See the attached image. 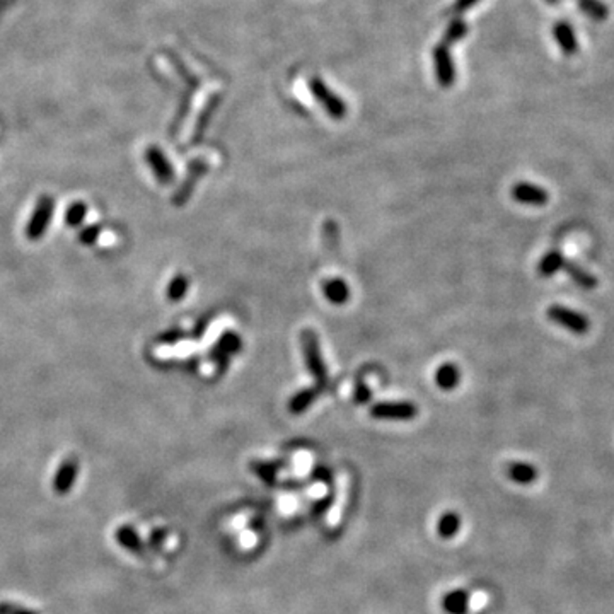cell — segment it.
I'll return each mask as SVG.
<instances>
[{
	"mask_svg": "<svg viewBox=\"0 0 614 614\" xmlns=\"http://www.w3.org/2000/svg\"><path fill=\"white\" fill-rule=\"evenodd\" d=\"M300 343H302L304 360H306L307 370L311 376L318 381V388L324 389L328 386V369L324 365L321 357V349H319L318 335L312 330H304L300 333Z\"/></svg>",
	"mask_w": 614,
	"mask_h": 614,
	"instance_id": "6da1fadb",
	"label": "cell"
},
{
	"mask_svg": "<svg viewBox=\"0 0 614 614\" xmlns=\"http://www.w3.org/2000/svg\"><path fill=\"white\" fill-rule=\"evenodd\" d=\"M309 91H311L312 98L321 104L323 110L326 111L331 118L342 119L346 117V111H349L346 103L339 98L333 89L328 87L319 77H312V79H309Z\"/></svg>",
	"mask_w": 614,
	"mask_h": 614,
	"instance_id": "7a4b0ae2",
	"label": "cell"
},
{
	"mask_svg": "<svg viewBox=\"0 0 614 614\" xmlns=\"http://www.w3.org/2000/svg\"><path fill=\"white\" fill-rule=\"evenodd\" d=\"M548 318L575 335H585L590 326V321L584 314L565 306H551L548 309Z\"/></svg>",
	"mask_w": 614,
	"mask_h": 614,
	"instance_id": "3957f363",
	"label": "cell"
},
{
	"mask_svg": "<svg viewBox=\"0 0 614 614\" xmlns=\"http://www.w3.org/2000/svg\"><path fill=\"white\" fill-rule=\"evenodd\" d=\"M418 408L408 401H386L370 408V416L376 420H413Z\"/></svg>",
	"mask_w": 614,
	"mask_h": 614,
	"instance_id": "277c9868",
	"label": "cell"
},
{
	"mask_svg": "<svg viewBox=\"0 0 614 614\" xmlns=\"http://www.w3.org/2000/svg\"><path fill=\"white\" fill-rule=\"evenodd\" d=\"M432 60H434V71L437 82L442 87H453L455 82V65L451 55L449 46L437 45L432 50Z\"/></svg>",
	"mask_w": 614,
	"mask_h": 614,
	"instance_id": "5b68a950",
	"label": "cell"
},
{
	"mask_svg": "<svg viewBox=\"0 0 614 614\" xmlns=\"http://www.w3.org/2000/svg\"><path fill=\"white\" fill-rule=\"evenodd\" d=\"M53 207H55V203H53L52 196L45 195L38 200L36 208L33 212V217H31L28 227H26V235H28L31 241L43 237L46 227L50 224V219H52Z\"/></svg>",
	"mask_w": 614,
	"mask_h": 614,
	"instance_id": "8992f818",
	"label": "cell"
},
{
	"mask_svg": "<svg viewBox=\"0 0 614 614\" xmlns=\"http://www.w3.org/2000/svg\"><path fill=\"white\" fill-rule=\"evenodd\" d=\"M77 474H79V459L77 458H67L60 465V468L57 469L55 476H53L52 488L55 492V495L65 497L71 493L77 481Z\"/></svg>",
	"mask_w": 614,
	"mask_h": 614,
	"instance_id": "52a82bcc",
	"label": "cell"
},
{
	"mask_svg": "<svg viewBox=\"0 0 614 614\" xmlns=\"http://www.w3.org/2000/svg\"><path fill=\"white\" fill-rule=\"evenodd\" d=\"M512 198L519 203L539 207V205H544L550 200V195H548V191L544 188L538 187V184L517 183L512 188Z\"/></svg>",
	"mask_w": 614,
	"mask_h": 614,
	"instance_id": "ba28073f",
	"label": "cell"
},
{
	"mask_svg": "<svg viewBox=\"0 0 614 614\" xmlns=\"http://www.w3.org/2000/svg\"><path fill=\"white\" fill-rule=\"evenodd\" d=\"M147 161H149L150 168L156 173V177L159 180L162 184H169L175 180V173H173L171 164H169L168 157L161 152L157 147H149L147 149Z\"/></svg>",
	"mask_w": 614,
	"mask_h": 614,
	"instance_id": "9c48e42d",
	"label": "cell"
},
{
	"mask_svg": "<svg viewBox=\"0 0 614 614\" xmlns=\"http://www.w3.org/2000/svg\"><path fill=\"white\" fill-rule=\"evenodd\" d=\"M115 539L123 550L130 551L133 555H144L145 553V544L142 541V538L138 536V532L135 531L133 526L130 524H123L117 529L115 532Z\"/></svg>",
	"mask_w": 614,
	"mask_h": 614,
	"instance_id": "30bf717a",
	"label": "cell"
},
{
	"mask_svg": "<svg viewBox=\"0 0 614 614\" xmlns=\"http://www.w3.org/2000/svg\"><path fill=\"white\" fill-rule=\"evenodd\" d=\"M471 608V596L466 590L455 589L442 597V609L447 614H468Z\"/></svg>",
	"mask_w": 614,
	"mask_h": 614,
	"instance_id": "8fae6325",
	"label": "cell"
},
{
	"mask_svg": "<svg viewBox=\"0 0 614 614\" xmlns=\"http://www.w3.org/2000/svg\"><path fill=\"white\" fill-rule=\"evenodd\" d=\"M323 293L331 304L335 306H342L346 300L350 299V288L346 285L345 280L342 278H330V280L323 282Z\"/></svg>",
	"mask_w": 614,
	"mask_h": 614,
	"instance_id": "7c38bea8",
	"label": "cell"
},
{
	"mask_svg": "<svg viewBox=\"0 0 614 614\" xmlns=\"http://www.w3.org/2000/svg\"><path fill=\"white\" fill-rule=\"evenodd\" d=\"M553 36L560 48L563 50V53H567V55H573V53H577L578 50L577 36H575L573 29L570 28L569 22L565 21L556 22L553 26Z\"/></svg>",
	"mask_w": 614,
	"mask_h": 614,
	"instance_id": "4fadbf2b",
	"label": "cell"
},
{
	"mask_svg": "<svg viewBox=\"0 0 614 614\" xmlns=\"http://www.w3.org/2000/svg\"><path fill=\"white\" fill-rule=\"evenodd\" d=\"M459 381H461V372L453 362H446L435 370V384L442 391H453V389L458 388Z\"/></svg>",
	"mask_w": 614,
	"mask_h": 614,
	"instance_id": "5bb4252c",
	"label": "cell"
},
{
	"mask_svg": "<svg viewBox=\"0 0 614 614\" xmlns=\"http://www.w3.org/2000/svg\"><path fill=\"white\" fill-rule=\"evenodd\" d=\"M507 474L517 485H531V483L538 480V469L532 465H529V462L522 461L511 462L507 468Z\"/></svg>",
	"mask_w": 614,
	"mask_h": 614,
	"instance_id": "9a60e30c",
	"label": "cell"
},
{
	"mask_svg": "<svg viewBox=\"0 0 614 614\" xmlns=\"http://www.w3.org/2000/svg\"><path fill=\"white\" fill-rule=\"evenodd\" d=\"M461 529V516L458 512L449 511L440 516L437 522V534L442 539H453Z\"/></svg>",
	"mask_w": 614,
	"mask_h": 614,
	"instance_id": "2e32d148",
	"label": "cell"
},
{
	"mask_svg": "<svg viewBox=\"0 0 614 614\" xmlns=\"http://www.w3.org/2000/svg\"><path fill=\"white\" fill-rule=\"evenodd\" d=\"M319 391H321L319 388H316V389L307 388V389H302V391L295 393V395L291 397V401H288V409H291V413H293V415H300V413L306 411V409L316 401Z\"/></svg>",
	"mask_w": 614,
	"mask_h": 614,
	"instance_id": "e0dca14e",
	"label": "cell"
},
{
	"mask_svg": "<svg viewBox=\"0 0 614 614\" xmlns=\"http://www.w3.org/2000/svg\"><path fill=\"white\" fill-rule=\"evenodd\" d=\"M563 268L567 270L569 277L575 282V284L578 285V287L585 288V291H592V288H596L597 280L592 275H590L587 270L582 268V266L573 263V261H565Z\"/></svg>",
	"mask_w": 614,
	"mask_h": 614,
	"instance_id": "ac0fdd59",
	"label": "cell"
},
{
	"mask_svg": "<svg viewBox=\"0 0 614 614\" xmlns=\"http://www.w3.org/2000/svg\"><path fill=\"white\" fill-rule=\"evenodd\" d=\"M280 468H282L280 462H265V461L251 462V471H253V473L256 474L261 481H265L268 486L277 485V474Z\"/></svg>",
	"mask_w": 614,
	"mask_h": 614,
	"instance_id": "d6986e66",
	"label": "cell"
},
{
	"mask_svg": "<svg viewBox=\"0 0 614 614\" xmlns=\"http://www.w3.org/2000/svg\"><path fill=\"white\" fill-rule=\"evenodd\" d=\"M565 265V258L560 251H550L548 254H544L543 260L539 261V275L541 277H553L560 268H563Z\"/></svg>",
	"mask_w": 614,
	"mask_h": 614,
	"instance_id": "ffe728a7",
	"label": "cell"
},
{
	"mask_svg": "<svg viewBox=\"0 0 614 614\" xmlns=\"http://www.w3.org/2000/svg\"><path fill=\"white\" fill-rule=\"evenodd\" d=\"M466 34H468V24H466V21H462V19H454V21L449 22L446 31H444L442 45L449 46L453 43H458V41L461 40V38H465Z\"/></svg>",
	"mask_w": 614,
	"mask_h": 614,
	"instance_id": "44dd1931",
	"label": "cell"
},
{
	"mask_svg": "<svg viewBox=\"0 0 614 614\" xmlns=\"http://www.w3.org/2000/svg\"><path fill=\"white\" fill-rule=\"evenodd\" d=\"M578 6L584 13L592 17L594 21H606L609 15L608 7L601 2V0H578Z\"/></svg>",
	"mask_w": 614,
	"mask_h": 614,
	"instance_id": "7402d4cb",
	"label": "cell"
},
{
	"mask_svg": "<svg viewBox=\"0 0 614 614\" xmlns=\"http://www.w3.org/2000/svg\"><path fill=\"white\" fill-rule=\"evenodd\" d=\"M241 346H242L241 337L233 333V331H227V333H224L222 338L219 339V343L215 349L222 351V353H226L227 357H233L235 351L241 350Z\"/></svg>",
	"mask_w": 614,
	"mask_h": 614,
	"instance_id": "603a6c76",
	"label": "cell"
},
{
	"mask_svg": "<svg viewBox=\"0 0 614 614\" xmlns=\"http://www.w3.org/2000/svg\"><path fill=\"white\" fill-rule=\"evenodd\" d=\"M188 287H190L188 278L184 275H176L168 287V299L171 300V302H180V300L187 295Z\"/></svg>",
	"mask_w": 614,
	"mask_h": 614,
	"instance_id": "cb8c5ba5",
	"label": "cell"
},
{
	"mask_svg": "<svg viewBox=\"0 0 614 614\" xmlns=\"http://www.w3.org/2000/svg\"><path fill=\"white\" fill-rule=\"evenodd\" d=\"M87 215V207L84 202H75L72 207L67 208L65 212V224L71 227H77L84 222Z\"/></svg>",
	"mask_w": 614,
	"mask_h": 614,
	"instance_id": "d4e9b609",
	"label": "cell"
},
{
	"mask_svg": "<svg viewBox=\"0 0 614 614\" xmlns=\"http://www.w3.org/2000/svg\"><path fill=\"white\" fill-rule=\"evenodd\" d=\"M101 234V226H89L86 229L80 231L79 234V241L84 242V244H94L96 239L99 237Z\"/></svg>",
	"mask_w": 614,
	"mask_h": 614,
	"instance_id": "484cf974",
	"label": "cell"
},
{
	"mask_svg": "<svg viewBox=\"0 0 614 614\" xmlns=\"http://www.w3.org/2000/svg\"><path fill=\"white\" fill-rule=\"evenodd\" d=\"M0 614H38L33 609L24 608L21 604H14V602H0Z\"/></svg>",
	"mask_w": 614,
	"mask_h": 614,
	"instance_id": "4316f807",
	"label": "cell"
},
{
	"mask_svg": "<svg viewBox=\"0 0 614 614\" xmlns=\"http://www.w3.org/2000/svg\"><path fill=\"white\" fill-rule=\"evenodd\" d=\"M331 507H333V495H328L324 497L323 500L316 502L314 507H312V513H314V516H321V513L330 511Z\"/></svg>",
	"mask_w": 614,
	"mask_h": 614,
	"instance_id": "83f0119b",
	"label": "cell"
},
{
	"mask_svg": "<svg viewBox=\"0 0 614 614\" xmlns=\"http://www.w3.org/2000/svg\"><path fill=\"white\" fill-rule=\"evenodd\" d=\"M481 0H455L453 10L455 14H465L466 10H469L471 7H474L476 3H480Z\"/></svg>",
	"mask_w": 614,
	"mask_h": 614,
	"instance_id": "f1b7e54d",
	"label": "cell"
},
{
	"mask_svg": "<svg viewBox=\"0 0 614 614\" xmlns=\"http://www.w3.org/2000/svg\"><path fill=\"white\" fill-rule=\"evenodd\" d=\"M166 536H168V531L166 529H156L154 532H150V538H149V544L152 548H159L162 543H164Z\"/></svg>",
	"mask_w": 614,
	"mask_h": 614,
	"instance_id": "f546056e",
	"label": "cell"
},
{
	"mask_svg": "<svg viewBox=\"0 0 614 614\" xmlns=\"http://www.w3.org/2000/svg\"><path fill=\"white\" fill-rule=\"evenodd\" d=\"M369 400H370V389L367 388L364 382H358L357 391H355V401H357L358 404H362Z\"/></svg>",
	"mask_w": 614,
	"mask_h": 614,
	"instance_id": "4dcf8cb0",
	"label": "cell"
},
{
	"mask_svg": "<svg viewBox=\"0 0 614 614\" xmlns=\"http://www.w3.org/2000/svg\"><path fill=\"white\" fill-rule=\"evenodd\" d=\"M312 480L314 481H323V483H331V471L324 466H319V468L314 469L312 473Z\"/></svg>",
	"mask_w": 614,
	"mask_h": 614,
	"instance_id": "1f68e13d",
	"label": "cell"
},
{
	"mask_svg": "<svg viewBox=\"0 0 614 614\" xmlns=\"http://www.w3.org/2000/svg\"><path fill=\"white\" fill-rule=\"evenodd\" d=\"M181 337H183V333H181V331L175 330V331H169V333L162 335V337H161V342H162V343H176L177 339H180Z\"/></svg>",
	"mask_w": 614,
	"mask_h": 614,
	"instance_id": "d6a6232c",
	"label": "cell"
},
{
	"mask_svg": "<svg viewBox=\"0 0 614 614\" xmlns=\"http://www.w3.org/2000/svg\"><path fill=\"white\" fill-rule=\"evenodd\" d=\"M546 2H548V3H551V6H555V3L558 2V0H546Z\"/></svg>",
	"mask_w": 614,
	"mask_h": 614,
	"instance_id": "836d02e7",
	"label": "cell"
}]
</instances>
